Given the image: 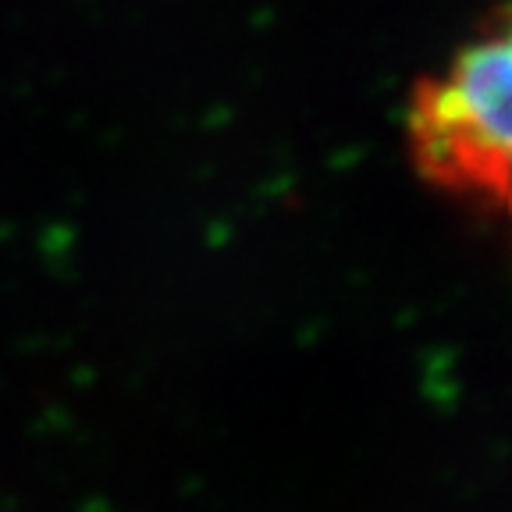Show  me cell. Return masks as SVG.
Listing matches in <instances>:
<instances>
[{
	"label": "cell",
	"mask_w": 512,
	"mask_h": 512,
	"mask_svg": "<svg viewBox=\"0 0 512 512\" xmlns=\"http://www.w3.org/2000/svg\"><path fill=\"white\" fill-rule=\"evenodd\" d=\"M406 146L427 185L488 210L509 207L512 47L505 8L480 25L441 72L416 82Z\"/></svg>",
	"instance_id": "obj_1"
}]
</instances>
